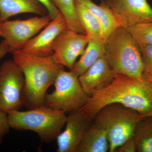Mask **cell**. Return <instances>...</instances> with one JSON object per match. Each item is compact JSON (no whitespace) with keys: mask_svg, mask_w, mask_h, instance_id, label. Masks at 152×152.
<instances>
[{"mask_svg":"<svg viewBox=\"0 0 152 152\" xmlns=\"http://www.w3.org/2000/svg\"><path fill=\"white\" fill-rule=\"evenodd\" d=\"M118 103L136 111L145 117L152 116V92L147 81L115 74L110 84L90 95L80 111L91 121L101 109Z\"/></svg>","mask_w":152,"mask_h":152,"instance_id":"obj_1","label":"cell"},{"mask_svg":"<svg viewBox=\"0 0 152 152\" xmlns=\"http://www.w3.org/2000/svg\"><path fill=\"white\" fill-rule=\"evenodd\" d=\"M13 60L23 71L26 83L25 106L29 109L45 105L49 87L54 85L64 66L56 62L52 56L40 57L13 52Z\"/></svg>","mask_w":152,"mask_h":152,"instance_id":"obj_2","label":"cell"},{"mask_svg":"<svg viewBox=\"0 0 152 152\" xmlns=\"http://www.w3.org/2000/svg\"><path fill=\"white\" fill-rule=\"evenodd\" d=\"M104 45V57L115 73L143 79L140 49L127 28L118 27L109 36Z\"/></svg>","mask_w":152,"mask_h":152,"instance_id":"obj_3","label":"cell"},{"mask_svg":"<svg viewBox=\"0 0 152 152\" xmlns=\"http://www.w3.org/2000/svg\"><path fill=\"white\" fill-rule=\"evenodd\" d=\"M7 113L11 128L33 131L46 143L56 140L65 126L67 118L62 111L46 105L25 111H11Z\"/></svg>","mask_w":152,"mask_h":152,"instance_id":"obj_4","label":"cell"},{"mask_svg":"<svg viewBox=\"0 0 152 152\" xmlns=\"http://www.w3.org/2000/svg\"><path fill=\"white\" fill-rule=\"evenodd\" d=\"M145 118L132 109L113 103L101 109L94 120L107 132L109 152H115L118 147L133 137L137 125Z\"/></svg>","mask_w":152,"mask_h":152,"instance_id":"obj_5","label":"cell"},{"mask_svg":"<svg viewBox=\"0 0 152 152\" xmlns=\"http://www.w3.org/2000/svg\"><path fill=\"white\" fill-rule=\"evenodd\" d=\"M54 85V91L46 96L47 107L69 114L80 110L87 103L89 96L83 88L79 77L72 71L61 69Z\"/></svg>","mask_w":152,"mask_h":152,"instance_id":"obj_6","label":"cell"},{"mask_svg":"<svg viewBox=\"0 0 152 152\" xmlns=\"http://www.w3.org/2000/svg\"><path fill=\"white\" fill-rule=\"evenodd\" d=\"M26 83L21 69L13 60L0 66V110L6 113L25 105Z\"/></svg>","mask_w":152,"mask_h":152,"instance_id":"obj_7","label":"cell"},{"mask_svg":"<svg viewBox=\"0 0 152 152\" xmlns=\"http://www.w3.org/2000/svg\"><path fill=\"white\" fill-rule=\"evenodd\" d=\"M51 20L48 15L26 20H16L0 22V30L4 40L1 43L13 53L24 46L39 32Z\"/></svg>","mask_w":152,"mask_h":152,"instance_id":"obj_8","label":"cell"},{"mask_svg":"<svg viewBox=\"0 0 152 152\" xmlns=\"http://www.w3.org/2000/svg\"><path fill=\"white\" fill-rule=\"evenodd\" d=\"M101 4L108 9L120 27L128 28L152 22V8L147 0H102Z\"/></svg>","mask_w":152,"mask_h":152,"instance_id":"obj_9","label":"cell"},{"mask_svg":"<svg viewBox=\"0 0 152 152\" xmlns=\"http://www.w3.org/2000/svg\"><path fill=\"white\" fill-rule=\"evenodd\" d=\"M67 28L66 21L60 13L39 34L31 39L21 49L16 52L37 57L51 56L57 38Z\"/></svg>","mask_w":152,"mask_h":152,"instance_id":"obj_10","label":"cell"},{"mask_svg":"<svg viewBox=\"0 0 152 152\" xmlns=\"http://www.w3.org/2000/svg\"><path fill=\"white\" fill-rule=\"evenodd\" d=\"M89 40L87 35L79 34L67 28L55 42L52 57L56 62L71 71L77 57L84 52Z\"/></svg>","mask_w":152,"mask_h":152,"instance_id":"obj_11","label":"cell"},{"mask_svg":"<svg viewBox=\"0 0 152 152\" xmlns=\"http://www.w3.org/2000/svg\"><path fill=\"white\" fill-rule=\"evenodd\" d=\"M92 121L80 110L69 114L64 130L57 138V151L75 152Z\"/></svg>","mask_w":152,"mask_h":152,"instance_id":"obj_12","label":"cell"},{"mask_svg":"<svg viewBox=\"0 0 152 152\" xmlns=\"http://www.w3.org/2000/svg\"><path fill=\"white\" fill-rule=\"evenodd\" d=\"M115 72L103 56L99 59L86 72L79 76L83 88L89 96L111 83Z\"/></svg>","mask_w":152,"mask_h":152,"instance_id":"obj_13","label":"cell"},{"mask_svg":"<svg viewBox=\"0 0 152 152\" xmlns=\"http://www.w3.org/2000/svg\"><path fill=\"white\" fill-rule=\"evenodd\" d=\"M48 15L45 6L38 0H0V22L19 14Z\"/></svg>","mask_w":152,"mask_h":152,"instance_id":"obj_14","label":"cell"},{"mask_svg":"<svg viewBox=\"0 0 152 152\" xmlns=\"http://www.w3.org/2000/svg\"><path fill=\"white\" fill-rule=\"evenodd\" d=\"M110 144L105 130L95 122L91 124L75 152H109Z\"/></svg>","mask_w":152,"mask_h":152,"instance_id":"obj_15","label":"cell"},{"mask_svg":"<svg viewBox=\"0 0 152 152\" xmlns=\"http://www.w3.org/2000/svg\"><path fill=\"white\" fill-rule=\"evenodd\" d=\"M105 42L102 39H90L80 59L76 62L71 70L76 76H80L99 59L104 56Z\"/></svg>","mask_w":152,"mask_h":152,"instance_id":"obj_16","label":"cell"},{"mask_svg":"<svg viewBox=\"0 0 152 152\" xmlns=\"http://www.w3.org/2000/svg\"><path fill=\"white\" fill-rule=\"evenodd\" d=\"M75 1L84 6L99 21L102 29V37L104 42L119 26L111 12L102 4L97 5L92 0H75Z\"/></svg>","mask_w":152,"mask_h":152,"instance_id":"obj_17","label":"cell"},{"mask_svg":"<svg viewBox=\"0 0 152 152\" xmlns=\"http://www.w3.org/2000/svg\"><path fill=\"white\" fill-rule=\"evenodd\" d=\"M75 7L80 21L87 35L90 39L103 40L102 29L98 19L83 5L75 2Z\"/></svg>","mask_w":152,"mask_h":152,"instance_id":"obj_18","label":"cell"},{"mask_svg":"<svg viewBox=\"0 0 152 152\" xmlns=\"http://www.w3.org/2000/svg\"><path fill=\"white\" fill-rule=\"evenodd\" d=\"M137 152H152V116L139 122L133 135Z\"/></svg>","mask_w":152,"mask_h":152,"instance_id":"obj_19","label":"cell"},{"mask_svg":"<svg viewBox=\"0 0 152 152\" xmlns=\"http://www.w3.org/2000/svg\"><path fill=\"white\" fill-rule=\"evenodd\" d=\"M50 1L65 18L69 28L79 34H86L77 15L75 0Z\"/></svg>","mask_w":152,"mask_h":152,"instance_id":"obj_20","label":"cell"},{"mask_svg":"<svg viewBox=\"0 0 152 152\" xmlns=\"http://www.w3.org/2000/svg\"><path fill=\"white\" fill-rule=\"evenodd\" d=\"M127 29L138 44L152 45V22L138 24Z\"/></svg>","mask_w":152,"mask_h":152,"instance_id":"obj_21","label":"cell"},{"mask_svg":"<svg viewBox=\"0 0 152 152\" xmlns=\"http://www.w3.org/2000/svg\"><path fill=\"white\" fill-rule=\"evenodd\" d=\"M142 58V77L147 81L152 82V45L139 44Z\"/></svg>","mask_w":152,"mask_h":152,"instance_id":"obj_22","label":"cell"},{"mask_svg":"<svg viewBox=\"0 0 152 152\" xmlns=\"http://www.w3.org/2000/svg\"><path fill=\"white\" fill-rule=\"evenodd\" d=\"M10 128L7 113L0 110V145L5 136L10 132Z\"/></svg>","mask_w":152,"mask_h":152,"instance_id":"obj_23","label":"cell"},{"mask_svg":"<svg viewBox=\"0 0 152 152\" xmlns=\"http://www.w3.org/2000/svg\"><path fill=\"white\" fill-rule=\"evenodd\" d=\"M115 152H136L137 147L134 137H132L127 140L124 143L118 147Z\"/></svg>","mask_w":152,"mask_h":152,"instance_id":"obj_24","label":"cell"},{"mask_svg":"<svg viewBox=\"0 0 152 152\" xmlns=\"http://www.w3.org/2000/svg\"><path fill=\"white\" fill-rule=\"evenodd\" d=\"M42 3L48 11V14L51 20L55 18L60 13L59 11L53 4L50 0H38Z\"/></svg>","mask_w":152,"mask_h":152,"instance_id":"obj_25","label":"cell"},{"mask_svg":"<svg viewBox=\"0 0 152 152\" xmlns=\"http://www.w3.org/2000/svg\"><path fill=\"white\" fill-rule=\"evenodd\" d=\"M10 53V49L5 44L1 42L0 44V60L7 53Z\"/></svg>","mask_w":152,"mask_h":152,"instance_id":"obj_26","label":"cell"},{"mask_svg":"<svg viewBox=\"0 0 152 152\" xmlns=\"http://www.w3.org/2000/svg\"><path fill=\"white\" fill-rule=\"evenodd\" d=\"M147 83H148L149 87L151 91L152 92V82L147 81Z\"/></svg>","mask_w":152,"mask_h":152,"instance_id":"obj_27","label":"cell"},{"mask_svg":"<svg viewBox=\"0 0 152 152\" xmlns=\"http://www.w3.org/2000/svg\"><path fill=\"white\" fill-rule=\"evenodd\" d=\"M0 37H1V30H0Z\"/></svg>","mask_w":152,"mask_h":152,"instance_id":"obj_28","label":"cell"}]
</instances>
